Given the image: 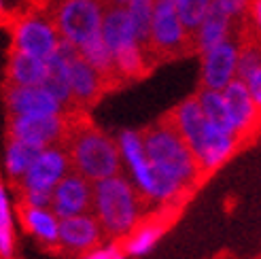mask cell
<instances>
[{
    "label": "cell",
    "mask_w": 261,
    "mask_h": 259,
    "mask_svg": "<svg viewBox=\"0 0 261 259\" xmlns=\"http://www.w3.org/2000/svg\"><path fill=\"white\" fill-rule=\"evenodd\" d=\"M142 138H145L147 158L158 178L151 209H174L204 176L198 160L170 119L158 121L145 130Z\"/></svg>",
    "instance_id": "1"
},
{
    "label": "cell",
    "mask_w": 261,
    "mask_h": 259,
    "mask_svg": "<svg viewBox=\"0 0 261 259\" xmlns=\"http://www.w3.org/2000/svg\"><path fill=\"white\" fill-rule=\"evenodd\" d=\"M149 204L123 172L94 185L91 215L98 219L107 240L123 242L147 219Z\"/></svg>",
    "instance_id": "2"
},
{
    "label": "cell",
    "mask_w": 261,
    "mask_h": 259,
    "mask_svg": "<svg viewBox=\"0 0 261 259\" xmlns=\"http://www.w3.org/2000/svg\"><path fill=\"white\" fill-rule=\"evenodd\" d=\"M64 145H66L70 155L72 172L81 174L94 185L121 174L123 170L117 138L89 123H79L70 127Z\"/></svg>",
    "instance_id": "3"
},
{
    "label": "cell",
    "mask_w": 261,
    "mask_h": 259,
    "mask_svg": "<svg viewBox=\"0 0 261 259\" xmlns=\"http://www.w3.org/2000/svg\"><path fill=\"white\" fill-rule=\"evenodd\" d=\"M102 0H62L54 11V19L62 41L81 49L91 38L100 36L104 19Z\"/></svg>",
    "instance_id": "4"
},
{
    "label": "cell",
    "mask_w": 261,
    "mask_h": 259,
    "mask_svg": "<svg viewBox=\"0 0 261 259\" xmlns=\"http://www.w3.org/2000/svg\"><path fill=\"white\" fill-rule=\"evenodd\" d=\"M62 36L54 15L34 11L15 21L13 25V51L28 54L41 60H49L60 49Z\"/></svg>",
    "instance_id": "5"
},
{
    "label": "cell",
    "mask_w": 261,
    "mask_h": 259,
    "mask_svg": "<svg viewBox=\"0 0 261 259\" xmlns=\"http://www.w3.org/2000/svg\"><path fill=\"white\" fill-rule=\"evenodd\" d=\"M115 138H117V147H119V153H121L125 176L134 183V187L138 189V193L145 198V202L151 209L155 189H158V178H155V170L147 158L142 132H138V130H121Z\"/></svg>",
    "instance_id": "6"
},
{
    "label": "cell",
    "mask_w": 261,
    "mask_h": 259,
    "mask_svg": "<svg viewBox=\"0 0 261 259\" xmlns=\"http://www.w3.org/2000/svg\"><path fill=\"white\" fill-rule=\"evenodd\" d=\"M191 47V32L180 21L176 5L172 0H158L149 38L151 56H176Z\"/></svg>",
    "instance_id": "7"
},
{
    "label": "cell",
    "mask_w": 261,
    "mask_h": 259,
    "mask_svg": "<svg viewBox=\"0 0 261 259\" xmlns=\"http://www.w3.org/2000/svg\"><path fill=\"white\" fill-rule=\"evenodd\" d=\"M72 172V162L66 145H56L43 149L36 155L34 164L25 176L19 180V193L23 191H41V193H54V189L64 178Z\"/></svg>",
    "instance_id": "8"
},
{
    "label": "cell",
    "mask_w": 261,
    "mask_h": 259,
    "mask_svg": "<svg viewBox=\"0 0 261 259\" xmlns=\"http://www.w3.org/2000/svg\"><path fill=\"white\" fill-rule=\"evenodd\" d=\"M70 132L66 115H47V117H11L9 138L21 140L38 151L64 145Z\"/></svg>",
    "instance_id": "9"
},
{
    "label": "cell",
    "mask_w": 261,
    "mask_h": 259,
    "mask_svg": "<svg viewBox=\"0 0 261 259\" xmlns=\"http://www.w3.org/2000/svg\"><path fill=\"white\" fill-rule=\"evenodd\" d=\"M240 43L236 38L221 43L202 56V85L204 89H223L238 79V58H240Z\"/></svg>",
    "instance_id": "10"
},
{
    "label": "cell",
    "mask_w": 261,
    "mask_h": 259,
    "mask_svg": "<svg viewBox=\"0 0 261 259\" xmlns=\"http://www.w3.org/2000/svg\"><path fill=\"white\" fill-rule=\"evenodd\" d=\"M5 102L11 117H47V115H66L68 111L43 85H9L5 92Z\"/></svg>",
    "instance_id": "11"
},
{
    "label": "cell",
    "mask_w": 261,
    "mask_h": 259,
    "mask_svg": "<svg viewBox=\"0 0 261 259\" xmlns=\"http://www.w3.org/2000/svg\"><path fill=\"white\" fill-rule=\"evenodd\" d=\"M104 238L107 236H104L98 219L91 213H87V215H79V217L62 219L58 249L68 255L83 257L89 251H94L96 247H100Z\"/></svg>",
    "instance_id": "12"
},
{
    "label": "cell",
    "mask_w": 261,
    "mask_h": 259,
    "mask_svg": "<svg viewBox=\"0 0 261 259\" xmlns=\"http://www.w3.org/2000/svg\"><path fill=\"white\" fill-rule=\"evenodd\" d=\"M91 204H94V183H89L81 174L70 172L54 189L51 211L60 219H70L91 213Z\"/></svg>",
    "instance_id": "13"
},
{
    "label": "cell",
    "mask_w": 261,
    "mask_h": 259,
    "mask_svg": "<svg viewBox=\"0 0 261 259\" xmlns=\"http://www.w3.org/2000/svg\"><path fill=\"white\" fill-rule=\"evenodd\" d=\"M79 56V49L74 45L62 41L60 49L56 51V56H51L47 60V76L43 87L60 100L64 107L70 109L72 107V92H70V62Z\"/></svg>",
    "instance_id": "14"
},
{
    "label": "cell",
    "mask_w": 261,
    "mask_h": 259,
    "mask_svg": "<svg viewBox=\"0 0 261 259\" xmlns=\"http://www.w3.org/2000/svg\"><path fill=\"white\" fill-rule=\"evenodd\" d=\"M223 98H225V105H227L229 117L233 121V127H236L238 138H244L246 134H251L261 121V113L255 107L246 83L240 79L229 83L223 89Z\"/></svg>",
    "instance_id": "15"
},
{
    "label": "cell",
    "mask_w": 261,
    "mask_h": 259,
    "mask_svg": "<svg viewBox=\"0 0 261 259\" xmlns=\"http://www.w3.org/2000/svg\"><path fill=\"white\" fill-rule=\"evenodd\" d=\"M170 123L176 127V132L182 136V140L187 142V147L191 151L200 145V140L204 138L208 125H211L206 121V115L200 107L198 96L182 100L170 113Z\"/></svg>",
    "instance_id": "16"
},
{
    "label": "cell",
    "mask_w": 261,
    "mask_h": 259,
    "mask_svg": "<svg viewBox=\"0 0 261 259\" xmlns=\"http://www.w3.org/2000/svg\"><path fill=\"white\" fill-rule=\"evenodd\" d=\"M19 221L23 231L34 238L43 247H56L60 242V225L62 219L51 209H32V206H21Z\"/></svg>",
    "instance_id": "17"
},
{
    "label": "cell",
    "mask_w": 261,
    "mask_h": 259,
    "mask_svg": "<svg viewBox=\"0 0 261 259\" xmlns=\"http://www.w3.org/2000/svg\"><path fill=\"white\" fill-rule=\"evenodd\" d=\"M100 36L104 38V43H107L109 49L113 51V56L119 54L123 49L140 45L138 38H136V30L132 25V19H129L127 11L121 7H109L107 9L104 19H102Z\"/></svg>",
    "instance_id": "18"
},
{
    "label": "cell",
    "mask_w": 261,
    "mask_h": 259,
    "mask_svg": "<svg viewBox=\"0 0 261 259\" xmlns=\"http://www.w3.org/2000/svg\"><path fill=\"white\" fill-rule=\"evenodd\" d=\"M104 79L102 74H98L89 64L76 56L70 62V92H72V105H81L87 107L91 102H96L98 96L104 89Z\"/></svg>",
    "instance_id": "19"
},
{
    "label": "cell",
    "mask_w": 261,
    "mask_h": 259,
    "mask_svg": "<svg viewBox=\"0 0 261 259\" xmlns=\"http://www.w3.org/2000/svg\"><path fill=\"white\" fill-rule=\"evenodd\" d=\"M231 30H233V21L221 11L213 9L208 13V17L198 25V30L191 34V47L200 51V56H204L211 49L219 47L221 43L229 41Z\"/></svg>",
    "instance_id": "20"
},
{
    "label": "cell",
    "mask_w": 261,
    "mask_h": 259,
    "mask_svg": "<svg viewBox=\"0 0 261 259\" xmlns=\"http://www.w3.org/2000/svg\"><path fill=\"white\" fill-rule=\"evenodd\" d=\"M166 229H168V223L164 221V219H158V217L145 219V221H142L132 234L121 242L127 259L147 257L155 247H158V242L164 238Z\"/></svg>",
    "instance_id": "21"
},
{
    "label": "cell",
    "mask_w": 261,
    "mask_h": 259,
    "mask_svg": "<svg viewBox=\"0 0 261 259\" xmlns=\"http://www.w3.org/2000/svg\"><path fill=\"white\" fill-rule=\"evenodd\" d=\"M7 76H9V85H21V87L43 85L47 76V60L19 54V51H11Z\"/></svg>",
    "instance_id": "22"
},
{
    "label": "cell",
    "mask_w": 261,
    "mask_h": 259,
    "mask_svg": "<svg viewBox=\"0 0 261 259\" xmlns=\"http://www.w3.org/2000/svg\"><path fill=\"white\" fill-rule=\"evenodd\" d=\"M17 251V227H15V206L11 191L0 183V259H15Z\"/></svg>",
    "instance_id": "23"
},
{
    "label": "cell",
    "mask_w": 261,
    "mask_h": 259,
    "mask_svg": "<svg viewBox=\"0 0 261 259\" xmlns=\"http://www.w3.org/2000/svg\"><path fill=\"white\" fill-rule=\"evenodd\" d=\"M38 153L41 151L25 145V142L9 138L7 145H5V153H3V166H5V174L9 176V180L19 183V180L25 176V172L30 170V166L34 164Z\"/></svg>",
    "instance_id": "24"
},
{
    "label": "cell",
    "mask_w": 261,
    "mask_h": 259,
    "mask_svg": "<svg viewBox=\"0 0 261 259\" xmlns=\"http://www.w3.org/2000/svg\"><path fill=\"white\" fill-rule=\"evenodd\" d=\"M198 100H200V107L206 115V121L211 123L213 127L221 130L229 136H236V127H233V121L229 117V111H227V105H225V98H223V92H215V89H204L198 94Z\"/></svg>",
    "instance_id": "25"
},
{
    "label": "cell",
    "mask_w": 261,
    "mask_h": 259,
    "mask_svg": "<svg viewBox=\"0 0 261 259\" xmlns=\"http://www.w3.org/2000/svg\"><path fill=\"white\" fill-rule=\"evenodd\" d=\"M149 49L134 45L115 54V79H136L149 68Z\"/></svg>",
    "instance_id": "26"
},
{
    "label": "cell",
    "mask_w": 261,
    "mask_h": 259,
    "mask_svg": "<svg viewBox=\"0 0 261 259\" xmlns=\"http://www.w3.org/2000/svg\"><path fill=\"white\" fill-rule=\"evenodd\" d=\"M79 56L104 79H115V56L102 36H96L89 43H85L79 49Z\"/></svg>",
    "instance_id": "27"
},
{
    "label": "cell",
    "mask_w": 261,
    "mask_h": 259,
    "mask_svg": "<svg viewBox=\"0 0 261 259\" xmlns=\"http://www.w3.org/2000/svg\"><path fill=\"white\" fill-rule=\"evenodd\" d=\"M155 3H158V0H129V5L125 7L129 19H132L134 30H136V38L142 47H149Z\"/></svg>",
    "instance_id": "28"
},
{
    "label": "cell",
    "mask_w": 261,
    "mask_h": 259,
    "mask_svg": "<svg viewBox=\"0 0 261 259\" xmlns=\"http://www.w3.org/2000/svg\"><path fill=\"white\" fill-rule=\"evenodd\" d=\"M213 9H215V0H178L176 3L178 17L191 34L198 30V25L208 17V13Z\"/></svg>",
    "instance_id": "29"
},
{
    "label": "cell",
    "mask_w": 261,
    "mask_h": 259,
    "mask_svg": "<svg viewBox=\"0 0 261 259\" xmlns=\"http://www.w3.org/2000/svg\"><path fill=\"white\" fill-rule=\"evenodd\" d=\"M261 68V47L259 45H242L240 47V58H238V79L246 81Z\"/></svg>",
    "instance_id": "30"
},
{
    "label": "cell",
    "mask_w": 261,
    "mask_h": 259,
    "mask_svg": "<svg viewBox=\"0 0 261 259\" xmlns=\"http://www.w3.org/2000/svg\"><path fill=\"white\" fill-rule=\"evenodd\" d=\"M81 259H127V255H125V251L121 247V242L104 240L100 247H96L94 251H89Z\"/></svg>",
    "instance_id": "31"
},
{
    "label": "cell",
    "mask_w": 261,
    "mask_h": 259,
    "mask_svg": "<svg viewBox=\"0 0 261 259\" xmlns=\"http://www.w3.org/2000/svg\"><path fill=\"white\" fill-rule=\"evenodd\" d=\"M251 7V0H215V9L227 15L231 21L240 19Z\"/></svg>",
    "instance_id": "32"
},
{
    "label": "cell",
    "mask_w": 261,
    "mask_h": 259,
    "mask_svg": "<svg viewBox=\"0 0 261 259\" xmlns=\"http://www.w3.org/2000/svg\"><path fill=\"white\" fill-rule=\"evenodd\" d=\"M51 198H54V193L23 191L21 193V206H32V209H51Z\"/></svg>",
    "instance_id": "33"
},
{
    "label": "cell",
    "mask_w": 261,
    "mask_h": 259,
    "mask_svg": "<svg viewBox=\"0 0 261 259\" xmlns=\"http://www.w3.org/2000/svg\"><path fill=\"white\" fill-rule=\"evenodd\" d=\"M244 83H246V87H249V94H251V98H253V102H255V107H257L259 113H261V68H259L253 76H249V79H246Z\"/></svg>",
    "instance_id": "34"
},
{
    "label": "cell",
    "mask_w": 261,
    "mask_h": 259,
    "mask_svg": "<svg viewBox=\"0 0 261 259\" xmlns=\"http://www.w3.org/2000/svg\"><path fill=\"white\" fill-rule=\"evenodd\" d=\"M249 13H251V21L257 30H261V0H251V7H249Z\"/></svg>",
    "instance_id": "35"
},
{
    "label": "cell",
    "mask_w": 261,
    "mask_h": 259,
    "mask_svg": "<svg viewBox=\"0 0 261 259\" xmlns=\"http://www.w3.org/2000/svg\"><path fill=\"white\" fill-rule=\"evenodd\" d=\"M129 5V0H111V7H121V9H125Z\"/></svg>",
    "instance_id": "36"
},
{
    "label": "cell",
    "mask_w": 261,
    "mask_h": 259,
    "mask_svg": "<svg viewBox=\"0 0 261 259\" xmlns=\"http://www.w3.org/2000/svg\"><path fill=\"white\" fill-rule=\"evenodd\" d=\"M5 11V0H0V13Z\"/></svg>",
    "instance_id": "37"
},
{
    "label": "cell",
    "mask_w": 261,
    "mask_h": 259,
    "mask_svg": "<svg viewBox=\"0 0 261 259\" xmlns=\"http://www.w3.org/2000/svg\"><path fill=\"white\" fill-rule=\"evenodd\" d=\"M172 3H174V5H176V3H178V0H172Z\"/></svg>",
    "instance_id": "38"
}]
</instances>
